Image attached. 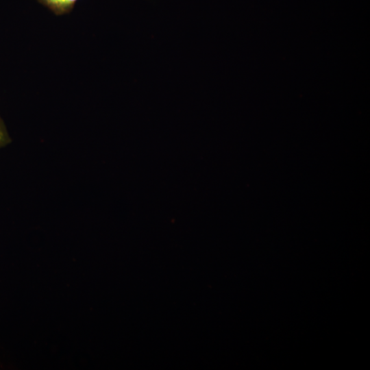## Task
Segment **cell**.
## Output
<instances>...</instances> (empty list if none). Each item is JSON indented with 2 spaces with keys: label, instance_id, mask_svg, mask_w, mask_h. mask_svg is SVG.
<instances>
[{
  "label": "cell",
  "instance_id": "7a4b0ae2",
  "mask_svg": "<svg viewBox=\"0 0 370 370\" xmlns=\"http://www.w3.org/2000/svg\"><path fill=\"white\" fill-rule=\"evenodd\" d=\"M12 141L5 125L0 116V149L6 147Z\"/></svg>",
  "mask_w": 370,
  "mask_h": 370
},
{
  "label": "cell",
  "instance_id": "6da1fadb",
  "mask_svg": "<svg viewBox=\"0 0 370 370\" xmlns=\"http://www.w3.org/2000/svg\"><path fill=\"white\" fill-rule=\"evenodd\" d=\"M48 8L56 15L60 16L69 13L78 0H37Z\"/></svg>",
  "mask_w": 370,
  "mask_h": 370
}]
</instances>
